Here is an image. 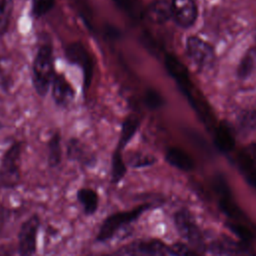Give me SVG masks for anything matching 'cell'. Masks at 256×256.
Here are the masks:
<instances>
[{
  "label": "cell",
  "instance_id": "6da1fadb",
  "mask_svg": "<svg viewBox=\"0 0 256 256\" xmlns=\"http://www.w3.org/2000/svg\"><path fill=\"white\" fill-rule=\"evenodd\" d=\"M55 72L53 47L46 41L38 46L32 63V84L38 96L47 95Z\"/></svg>",
  "mask_w": 256,
  "mask_h": 256
},
{
  "label": "cell",
  "instance_id": "7a4b0ae2",
  "mask_svg": "<svg viewBox=\"0 0 256 256\" xmlns=\"http://www.w3.org/2000/svg\"><path fill=\"white\" fill-rule=\"evenodd\" d=\"M24 142L15 140L0 159V189L12 190L21 182V158Z\"/></svg>",
  "mask_w": 256,
  "mask_h": 256
},
{
  "label": "cell",
  "instance_id": "3957f363",
  "mask_svg": "<svg viewBox=\"0 0 256 256\" xmlns=\"http://www.w3.org/2000/svg\"><path fill=\"white\" fill-rule=\"evenodd\" d=\"M150 207V204H143L132 210L110 214L101 223L95 238L96 242L103 243L109 241L121 228L138 219Z\"/></svg>",
  "mask_w": 256,
  "mask_h": 256
},
{
  "label": "cell",
  "instance_id": "277c9868",
  "mask_svg": "<svg viewBox=\"0 0 256 256\" xmlns=\"http://www.w3.org/2000/svg\"><path fill=\"white\" fill-rule=\"evenodd\" d=\"M64 56L68 63L81 68L83 74V90L86 93L93 77L94 62L91 54L81 41H74L64 47Z\"/></svg>",
  "mask_w": 256,
  "mask_h": 256
},
{
  "label": "cell",
  "instance_id": "5b68a950",
  "mask_svg": "<svg viewBox=\"0 0 256 256\" xmlns=\"http://www.w3.org/2000/svg\"><path fill=\"white\" fill-rule=\"evenodd\" d=\"M40 227L41 219L37 213L29 216L22 222L17 233V253L19 256L35 255Z\"/></svg>",
  "mask_w": 256,
  "mask_h": 256
},
{
  "label": "cell",
  "instance_id": "8992f818",
  "mask_svg": "<svg viewBox=\"0 0 256 256\" xmlns=\"http://www.w3.org/2000/svg\"><path fill=\"white\" fill-rule=\"evenodd\" d=\"M175 227L179 235L185 239L194 249L198 251L206 250L202 231L198 227L193 215L186 209H180L173 215Z\"/></svg>",
  "mask_w": 256,
  "mask_h": 256
},
{
  "label": "cell",
  "instance_id": "52a82bcc",
  "mask_svg": "<svg viewBox=\"0 0 256 256\" xmlns=\"http://www.w3.org/2000/svg\"><path fill=\"white\" fill-rule=\"evenodd\" d=\"M185 48L186 55L197 68L204 70L212 67L215 61V53L209 43L198 36H190L186 40Z\"/></svg>",
  "mask_w": 256,
  "mask_h": 256
},
{
  "label": "cell",
  "instance_id": "ba28073f",
  "mask_svg": "<svg viewBox=\"0 0 256 256\" xmlns=\"http://www.w3.org/2000/svg\"><path fill=\"white\" fill-rule=\"evenodd\" d=\"M206 250L224 256H256V252L250 244L224 235L212 241L206 247Z\"/></svg>",
  "mask_w": 256,
  "mask_h": 256
},
{
  "label": "cell",
  "instance_id": "9c48e42d",
  "mask_svg": "<svg viewBox=\"0 0 256 256\" xmlns=\"http://www.w3.org/2000/svg\"><path fill=\"white\" fill-rule=\"evenodd\" d=\"M118 256H167L168 245L159 239L140 240L122 247Z\"/></svg>",
  "mask_w": 256,
  "mask_h": 256
},
{
  "label": "cell",
  "instance_id": "30bf717a",
  "mask_svg": "<svg viewBox=\"0 0 256 256\" xmlns=\"http://www.w3.org/2000/svg\"><path fill=\"white\" fill-rule=\"evenodd\" d=\"M170 10L171 18L181 28H190L197 20L198 9L194 0H171Z\"/></svg>",
  "mask_w": 256,
  "mask_h": 256
},
{
  "label": "cell",
  "instance_id": "8fae6325",
  "mask_svg": "<svg viewBox=\"0 0 256 256\" xmlns=\"http://www.w3.org/2000/svg\"><path fill=\"white\" fill-rule=\"evenodd\" d=\"M50 88L52 99L58 107L66 108L74 100L75 90L64 74L55 72Z\"/></svg>",
  "mask_w": 256,
  "mask_h": 256
},
{
  "label": "cell",
  "instance_id": "7c38bea8",
  "mask_svg": "<svg viewBox=\"0 0 256 256\" xmlns=\"http://www.w3.org/2000/svg\"><path fill=\"white\" fill-rule=\"evenodd\" d=\"M66 156L70 161L76 162L82 167H93L96 163L95 155L87 149V147L76 138L68 140L66 145Z\"/></svg>",
  "mask_w": 256,
  "mask_h": 256
},
{
  "label": "cell",
  "instance_id": "4fadbf2b",
  "mask_svg": "<svg viewBox=\"0 0 256 256\" xmlns=\"http://www.w3.org/2000/svg\"><path fill=\"white\" fill-rule=\"evenodd\" d=\"M165 160L171 166L188 172L194 168V161L184 150L178 147H170L166 150Z\"/></svg>",
  "mask_w": 256,
  "mask_h": 256
},
{
  "label": "cell",
  "instance_id": "5bb4252c",
  "mask_svg": "<svg viewBox=\"0 0 256 256\" xmlns=\"http://www.w3.org/2000/svg\"><path fill=\"white\" fill-rule=\"evenodd\" d=\"M76 200L82 206L83 212L87 216L96 213L99 206V195L97 191L89 187L79 188L76 192Z\"/></svg>",
  "mask_w": 256,
  "mask_h": 256
},
{
  "label": "cell",
  "instance_id": "9a60e30c",
  "mask_svg": "<svg viewBox=\"0 0 256 256\" xmlns=\"http://www.w3.org/2000/svg\"><path fill=\"white\" fill-rule=\"evenodd\" d=\"M63 157L61 134L59 131H54L47 141V163L50 168H57Z\"/></svg>",
  "mask_w": 256,
  "mask_h": 256
},
{
  "label": "cell",
  "instance_id": "2e32d148",
  "mask_svg": "<svg viewBox=\"0 0 256 256\" xmlns=\"http://www.w3.org/2000/svg\"><path fill=\"white\" fill-rule=\"evenodd\" d=\"M138 126H139V120L134 115L128 116L124 120L121 128V134H120L118 146L116 148L117 150L121 151L128 144V142L131 140V138L134 136L135 132L137 131Z\"/></svg>",
  "mask_w": 256,
  "mask_h": 256
},
{
  "label": "cell",
  "instance_id": "e0dca14e",
  "mask_svg": "<svg viewBox=\"0 0 256 256\" xmlns=\"http://www.w3.org/2000/svg\"><path fill=\"white\" fill-rule=\"evenodd\" d=\"M148 15L151 20L157 23H163L167 19L171 18L170 3L165 0H158L150 5Z\"/></svg>",
  "mask_w": 256,
  "mask_h": 256
},
{
  "label": "cell",
  "instance_id": "ac0fdd59",
  "mask_svg": "<svg viewBox=\"0 0 256 256\" xmlns=\"http://www.w3.org/2000/svg\"><path fill=\"white\" fill-rule=\"evenodd\" d=\"M127 171L126 164L123 160L120 150H115L111 162V183L117 184L125 176Z\"/></svg>",
  "mask_w": 256,
  "mask_h": 256
},
{
  "label": "cell",
  "instance_id": "d6986e66",
  "mask_svg": "<svg viewBox=\"0 0 256 256\" xmlns=\"http://www.w3.org/2000/svg\"><path fill=\"white\" fill-rule=\"evenodd\" d=\"M14 9V0H0V37L9 29Z\"/></svg>",
  "mask_w": 256,
  "mask_h": 256
},
{
  "label": "cell",
  "instance_id": "ffe728a7",
  "mask_svg": "<svg viewBox=\"0 0 256 256\" xmlns=\"http://www.w3.org/2000/svg\"><path fill=\"white\" fill-rule=\"evenodd\" d=\"M215 143L218 149L223 152H229L234 147V139L228 127L225 125H220L216 131Z\"/></svg>",
  "mask_w": 256,
  "mask_h": 256
},
{
  "label": "cell",
  "instance_id": "44dd1931",
  "mask_svg": "<svg viewBox=\"0 0 256 256\" xmlns=\"http://www.w3.org/2000/svg\"><path fill=\"white\" fill-rule=\"evenodd\" d=\"M219 209L229 218L237 219L243 218V212L239 208V206L235 203L232 196L228 197H220L219 198Z\"/></svg>",
  "mask_w": 256,
  "mask_h": 256
},
{
  "label": "cell",
  "instance_id": "7402d4cb",
  "mask_svg": "<svg viewBox=\"0 0 256 256\" xmlns=\"http://www.w3.org/2000/svg\"><path fill=\"white\" fill-rule=\"evenodd\" d=\"M256 63V51L254 49H251L247 51V53L244 55L242 58L238 69H237V74L240 78H246L247 76L250 75L252 70L255 67Z\"/></svg>",
  "mask_w": 256,
  "mask_h": 256
},
{
  "label": "cell",
  "instance_id": "603a6c76",
  "mask_svg": "<svg viewBox=\"0 0 256 256\" xmlns=\"http://www.w3.org/2000/svg\"><path fill=\"white\" fill-rule=\"evenodd\" d=\"M56 5V0H32L31 15L34 19H39L47 15Z\"/></svg>",
  "mask_w": 256,
  "mask_h": 256
},
{
  "label": "cell",
  "instance_id": "cb8c5ba5",
  "mask_svg": "<svg viewBox=\"0 0 256 256\" xmlns=\"http://www.w3.org/2000/svg\"><path fill=\"white\" fill-rule=\"evenodd\" d=\"M238 121L242 128L256 131V103L243 110L239 115Z\"/></svg>",
  "mask_w": 256,
  "mask_h": 256
},
{
  "label": "cell",
  "instance_id": "d4e9b609",
  "mask_svg": "<svg viewBox=\"0 0 256 256\" xmlns=\"http://www.w3.org/2000/svg\"><path fill=\"white\" fill-rule=\"evenodd\" d=\"M226 227L242 242L250 244L253 240L252 232L245 225H242L236 221H228L226 222Z\"/></svg>",
  "mask_w": 256,
  "mask_h": 256
},
{
  "label": "cell",
  "instance_id": "484cf974",
  "mask_svg": "<svg viewBox=\"0 0 256 256\" xmlns=\"http://www.w3.org/2000/svg\"><path fill=\"white\" fill-rule=\"evenodd\" d=\"M168 253L171 256H203L200 251L190 248L187 244L182 242L168 245Z\"/></svg>",
  "mask_w": 256,
  "mask_h": 256
},
{
  "label": "cell",
  "instance_id": "4316f807",
  "mask_svg": "<svg viewBox=\"0 0 256 256\" xmlns=\"http://www.w3.org/2000/svg\"><path fill=\"white\" fill-rule=\"evenodd\" d=\"M156 162V159L152 155L143 154V153H133L128 158V165L133 168H143L153 165Z\"/></svg>",
  "mask_w": 256,
  "mask_h": 256
},
{
  "label": "cell",
  "instance_id": "83f0119b",
  "mask_svg": "<svg viewBox=\"0 0 256 256\" xmlns=\"http://www.w3.org/2000/svg\"><path fill=\"white\" fill-rule=\"evenodd\" d=\"M238 164H239V167H240L241 171L243 172V175H244L245 179L247 180V182L253 188L256 189V167L254 165H252L251 163H249L245 158L241 157V155H239Z\"/></svg>",
  "mask_w": 256,
  "mask_h": 256
},
{
  "label": "cell",
  "instance_id": "f1b7e54d",
  "mask_svg": "<svg viewBox=\"0 0 256 256\" xmlns=\"http://www.w3.org/2000/svg\"><path fill=\"white\" fill-rule=\"evenodd\" d=\"M145 104L147 105L148 108L150 109H157L161 107L164 103L163 97L154 89H148L145 93V98H144Z\"/></svg>",
  "mask_w": 256,
  "mask_h": 256
},
{
  "label": "cell",
  "instance_id": "f546056e",
  "mask_svg": "<svg viewBox=\"0 0 256 256\" xmlns=\"http://www.w3.org/2000/svg\"><path fill=\"white\" fill-rule=\"evenodd\" d=\"M213 185H214L215 191L219 194L220 197L232 196L230 187H229L227 181L225 180V178H224L223 176H220V175L217 176V177L214 179Z\"/></svg>",
  "mask_w": 256,
  "mask_h": 256
},
{
  "label": "cell",
  "instance_id": "4dcf8cb0",
  "mask_svg": "<svg viewBox=\"0 0 256 256\" xmlns=\"http://www.w3.org/2000/svg\"><path fill=\"white\" fill-rule=\"evenodd\" d=\"M240 155L256 167V144L248 145Z\"/></svg>",
  "mask_w": 256,
  "mask_h": 256
},
{
  "label": "cell",
  "instance_id": "1f68e13d",
  "mask_svg": "<svg viewBox=\"0 0 256 256\" xmlns=\"http://www.w3.org/2000/svg\"><path fill=\"white\" fill-rule=\"evenodd\" d=\"M14 249L11 244H0V256H13Z\"/></svg>",
  "mask_w": 256,
  "mask_h": 256
},
{
  "label": "cell",
  "instance_id": "d6a6232c",
  "mask_svg": "<svg viewBox=\"0 0 256 256\" xmlns=\"http://www.w3.org/2000/svg\"><path fill=\"white\" fill-rule=\"evenodd\" d=\"M0 81H1V83L5 84V85H8V79H7V77L4 75V72H3V69H2L1 57H0Z\"/></svg>",
  "mask_w": 256,
  "mask_h": 256
},
{
  "label": "cell",
  "instance_id": "836d02e7",
  "mask_svg": "<svg viewBox=\"0 0 256 256\" xmlns=\"http://www.w3.org/2000/svg\"><path fill=\"white\" fill-rule=\"evenodd\" d=\"M85 256H118L117 252L116 253H95V254H87Z\"/></svg>",
  "mask_w": 256,
  "mask_h": 256
}]
</instances>
